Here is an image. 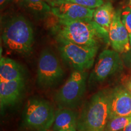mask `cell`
Returning a JSON list of instances; mask_svg holds the SVG:
<instances>
[{
    "label": "cell",
    "instance_id": "1",
    "mask_svg": "<svg viewBox=\"0 0 131 131\" xmlns=\"http://www.w3.org/2000/svg\"><path fill=\"white\" fill-rule=\"evenodd\" d=\"M55 38L63 39L72 43L87 47H99L100 42L109 43V32L94 21L63 20L52 28Z\"/></svg>",
    "mask_w": 131,
    "mask_h": 131
},
{
    "label": "cell",
    "instance_id": "2",
    "mask_svg": "<svg viewBox=\"0 0 131 131\" xmlns=\"http://www.w3.org/2000/svg\"><path fill=\"white\" fill-rule=\"evenodd\" d=\"M108 93L103 90L91 96L78 117V131H104L109 119Z\"/></svg>",
    "mask_w": 131,
    "mask_h": 131
},
{
    "label": "cell",
    "instance_id": "3",
    "mask_svg": "<svg viewBox=\"0 0 131 131\" xmlns=\"http://www.w3.org/2000/svg\"><path fill=\"white\" fill-rule=\"evenodd\" d=\"M2 39L9 50L21 54L30 53L34 41L32 24L24 16H14L5 26Z\"/></svg>",
    "mask_w": 131,
    "mask_h": 131
},
{
    "label": "cell",
    "instance_id": "4",
    "mask_svg": "<svg viewBox=\"0 0 131 131\" xmlns=\"http://www.w3.org/2000/svg\"><path fill=\"white\" fill-rule=\"evenodd\" d=\"M53 106L46 100L30 98L26 102L23 112V124L34 131H48L55 119Z\"/></svg>",
    "mask_w": 131,
    "mask_h": 131
},
{
    "label": "cell",
    "instance_id": "5",
    "mask_svg": "<svg viewBox=\"0 0 131 131\" xmlns=\"http://www.w3.org/2000/svg\"><path fill=\"white\" fill-rule=\"evenodd\" d=\"M63 61L75 70L85 71L94 65L99 47L83 46L60 38H56Z\"/></svg>",
    "mask_w": 131,
    "mask_h": 131
},
{
    "label": "cell",
    "instance_id": "6",
    "mask_svg": "<svg viewBox=\"0 0 131 131\" xmlns=\"http://www.w3.org/2000/svg\"><path fill=\"white\" fill-rule=\"evenodd\" d=\"M88 75L85 71L74 70L55 94L58 107L73 109L79 104L86 90Z\"/></svg>",
    "mask_w": 131,
    "mask_h": 131
},
{
    "label": "cell",
    "instance_id": "7",
    "mask_svg": "<svg viewBox=\"0 0 131 131\" xmlns=\"http://www.w3.org/2000/svg\"><path fill=\"white\" fill-rule=\"evenodd\" d=\"M64 74L58 58L48 49L44 50L38 62L37 84L45 89L52 88L63 79Z\"/></svg>",
    "mask_w": 131,
    "mask_h": 131
},
{
    "label": "cell",
    "instance_id": "8",
    "mask_svg": "<svg viewBox=\"0 0 131 131\" xmlns=\"http://www.w3.org/2000/svg\"><path fill=\"white\" fill-rule=\"evenodd\" d=\"M123 68V60L118 52L113 49H105L98 56L88 83L89 84L102 83L122 72Z\"/></svg>",
    "mask_w": 131,
    "mask_h": 131
},
{
    "label": "cell",
    "instance_id": "9",
    "mask_svg": "<svg viewBox=\"0 0 131 131\" xmlns=\"http://www.w3.org/2000/svg\"><path fill=\"white\" fill-rule=\"evenodd\" d=\"M51 12L58 19L63 20H93L95 9L64 0H57L50 5Z\"/></svg>",
    "mask_w": 131,
    "mask_h": 131
},
{
    "label": "cell",
    "instance_id": "10",
    "mask_svg": "<svg viewBox=\"0 0 131 131\" xmlns=\"http://www.w3.org/2000/svg\"><path fill=\"white\" fill-rule=\"evenodd\" d=\"M109 44L113 50L119 53H125L130 50L131 45L129 33L122 20V10H115L109 30Z\"/></svg>",
    "mask_w": 131,
    "mask_h": 131
},
{
    "label": "cell",
    "instance_id": "11",
    "mask_svg": "<svg viewBox=\"0 0 131 131\" xmlns=\"http://www.w3.org/2000/svg\"><path fill=\"white\" fill-rule=\"evenodd\" d=\"M109 118L131 117V94L125 87L118 86L108 93Z\"/></svg>",
    "mask_w": 131,
    "mask_h": 131
},
{
    "label": "cell",
    "instance_id": "12",
    "mask_svg": "<svg viewBox=\"0 0 131 131\" xmlns=\"http://www.w3.org/2000/svg\"><path fill=\"white\" fill-rule=\"evenodd\" d=\"M25 88L24 80L0 81V106L2 111L20 99Z\"/></svg>",
    "mask_w": 131,
    "mask_h": 131
},
{
    "label": "cell",
    "instance_id": "13",
    "mask_svg": "<svg viewBox=\"0 0 131 131\" xmlns=\"http://www.w3.org/2000/svg\"><path fill=\"white\" fill-rule=\"evenodd\" d=\"M77 114L69 108L58 107L55 112V119L52 126L53 131L77 128Z\"/></svg>",
    "mask_w": 131,
    "mask_h": 131
},
{
    "label": "cell",
    "instance_id": "14",
    "mask_svg": "<svg viewBox=\"0 0 131 131\" xmlns=\"http://www.w3.org/2000/svg\"><path fill=\"white\" fill-rule=\"evenodd\" d=\"M16 80H24L23 68L12 59L1 57L0 61V81Z\"/></svg>",
    "mask_w": 131,
    "mask_h": 131
},
{
    "label": "cell",
    "instance_id": "15",
    "mask_svg": "<svg viewBox=\"0 0 131 131\" xmlns=\"http://www.w3.org/2000/svg\"><path fill=\"white\" fill-rule=\"evenodd\" d=\"M115 12L112 3L109 1L95 9L93 21L101 28L109 32V27L114 18Z\"/></svg>",
    "mask_w": 131,
    "mask_h": 131
},
{
    "label": "cell",
    "instance_id": "16",
    "mask_svg": "<svg viewBox=\"0 0 131 131\" xmlns=\"http://www.w3.org/2000/svg\"><path fill=\"white\" fill-rule=\"evenodd\" d=\"M131 122V117L110 118L104 131H122Z\"/></svg>",
    "mask_w": 131,
    "mask_h": 131
},
{
    "label": "cell",
    "instance_id": "17",
    "mask_svg": "<svg viewBox=\"0 0 131 131\" xmlns=\"http://www.w3.org/2000/svg\"><path fill=\"white\" fill-rule=\"evenodd\" d=\"M26 7L33 12L46 14L51 11V7L45 0H21Z\"/></svg>",
    "mask_w": 131,
    "mask_h": 131
},
{
    "label": "cell",
    "instance_id": "18",
    "mask_svg": "<svg viewBox=\"0 0 131 131\" xmlns=\"http://www.w3.org/2000/svg\"><path fill=\"white\" fill-rule=\"evenodd\" d=\"M79 4L83 7L94 9L104 4L103 0H64Z\"/></svg>",
    "mask_w": 131,
    "mask_h": 131
},
{
    "label": "cell",
    "instance_id": "19",
    "mask_svg": "<svg viewBox=\"0 0 131 131\" xmlns=\"http://www.w3.org/2000/svg\"><path fill=\"white\" fill-rule=\"evenodd\" d=\"M122 20L129 33V40L131 45V7L127 6L122 12Z\"/></svg>",
    "mask_w": 131,
    "mask_h": 131
},
{
    "label": "cell",
    "instance_id": "20",
    "mask_svg": "<svg viewBox=\"0 0 131 131\" xmlns=\"http://www.w3.org/2000/svg\"><path fill=\"white\" fill-rule=\"evenodd\" d=\"M123 60L124 64L131 70V48L128 52L123 54Z\"/></svg>",
    "mask_w": 131,
    "mask_h": 131
},
{
    "label": "cell",
    "instance_id": "21",
    "mask_svg": "<svg viewBox=\"0 0 131 131\" xmlns=\"http://www.w3.org/2000/svg\"><path fill=\"white\" fill-rule=\"evenodd\" d=\"M125 88H126V89L131 94V78H129V79L126 81L125 84Z\"/></svg>",
    "mask_w": 131,
    "mask_h": 131
},
{
    "label": "cell",
    "instance_id": "22",
    "mask_svg": "<svg viewBox=\"0 0 131 131\" xmlns=\"http://www.w3.org/2000/svg\"><path fill=\"white\" fill-rule=\"evenodd\" d=\"M13 1H14V0H0V4H1V6L2 7L4 5L12 2Z\"/></svg>",
    "mask_w": 131,
    "mask_h": 131
},
{
    "label": "cell",
    "instance_id": "23",
    "mask_svg": "<svg viewBox=\"0 0 131 131\" xmlns=\"http://www.w3.org/2000/svg\"><path fill=\"white\" fill-rule=\"evenodd\" d=\"M122 131H131V122Z\"/></svg>",
    "mask_w": 131,
    "mask_h": 131
},
{
    "label": "cell",
    "instance_id": "24",
    "mask_svg": "<svg viewBox=\"0 0 131 131\" xmlns=\"http://www.w3.org/2000/svg\"><path fill=\"white\" fill-rule=\"evenodd\" d=\"M46 1L47 4H48L49 6H50V4H52V3H53V2H55V1H57V0H45Z\"/></svg>",
    "mask_w": 131,
    "mask_h": 131
},
{
    "label": "cell",
    "instance_id": "25",
    "mask_svg": "<svg viewBox=\"0 0 131 131\" xmlns=\"http://www.w3.org/2000/svg\"><path fill=\"white\" fill-rule=\"evenodd\" d=\"M59 131H78L76 129H64V130H61Z\"/></svg>",
    "mask_w": 131,
    "mask_h": 131
},
{
    "label": "cell",
    "instance_id": "26",
    "mask_svg": "<svg viewBox=\"0 0 131 131\" xmlns=\"http://www.w3.org/2000/svg\"><path fill=\"white\" fill-rule=\"evenodd\" d=\"M129 1H130V3H129V4L131 5V0H129Z\"/></svg>",
    "mask_w": 131,
    "mask_h": 131
}]
</instances>
